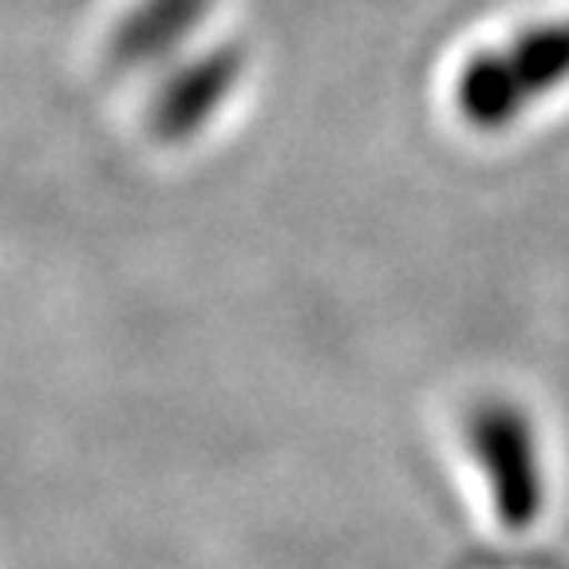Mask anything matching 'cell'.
<instances>
[{
    "label": "cell",
    "mask_w": 569,
    "mask_h": 569,
    "mask_svg": "<svg viewBox=\"0 0 569 569\" xmlns=\"http://www.w3.org/2000/svg\"><path fill=\"white\" fill-rule=\"evenodd\" d=\"M475 443L487 462L490 487L498 498V515L507 522L522 526L530 522V515L538 510V467H533V443L526 423L515 416V408H482V416L475 419Z\"/></svg>",
    "instance_id": "7a4b0ae2"
},
{
    "label": "cell",
    "mask_w": 569,
    "mask_h": 569,
    "mask_svg": "<svg viewBox=\"0 0 569 569\" xmlns=\"http://www.w3.org/2000/svg\"><path fill=\"white\" fill-rule=\"evenodd\" d=\"M569 80V17L518 28L510 40L482 48L462 63L455 80V103L471 127L510 123L533 99Z\"/></svg>",
    "instance_id": "6da1fadb"
},
{
    "label": "cell",
    "mask_w": 569,
    "mask_h": 569,
    "mask_svg": "<svg viewBox=\"0 0 569 569\" xmlns=\"http://www.w3.org/2000/svg\"><path fill=\"white\" fill-rule=\"evenodd\" d=\"M238 80V56L233 52H213L202 63L187 68L162 91L159 107H154L151 127L159 139H187L190 131H198L213 107L222 103L226 91Z\"/></svg>",
    "instance_id": "3957f363"
},
{
    "label": "cell",
    "mask_w": 569,
    "mask_h": 569,
    "mask_svg": "<svg viewBox=\"0 0 569 569\" xmlns=\"http://www.w3.org/2000/svg\"><path fill=\"white\" fill-rule=\"evenodd\" d=\"M206 4L210 0H147L139 4L116 32V44H111L116 63H142L174 48L187 36V28L202 20Z\"/></svg>",
    "instance_id": "277c9868"
}]
</instances>
